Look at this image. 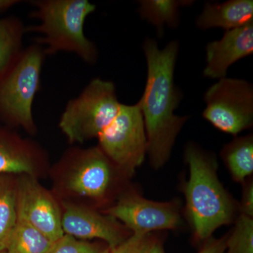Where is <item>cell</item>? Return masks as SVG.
Returning <instances> with one entry per match:
<instances>
[{
    "label": "cell",
    "mask_w": 253,
    "mask_h": 253,
    "mask_svg": "<svg viewBox=\"0 0 253 253\" xmlns=\"http://www.w3.org/2000/svg\"><path fill=\"white\" fill-rule=\"evenodd\" d=\"M143 49L147 79L138 102L144 118L150 163L154 169H159L170 157L176 136L189 117L174 113L182 98L174 81L179 43L170 42L161 49L156 41L147 38Z\"/></svg>",
    "instance_id": "cell-1"
},
{
    "label": "cell",
    "mask_w": 253,
    "mask_h": 253,
    "mask_svg": "<svg viewBox=\"0 0 253 253\" xmlns=\"http://www.w3.org/2000/svg\"><path fill=\"white\" fill-rule=\"evenodd\" d=\"M184 158L189 168L184 188L186 212L196 239L206 241L218 228L233 221L235 204L219 180L214 155L190 143Z\"/></svg>",
    "instance_id": "cell-2"
},
{
    "label": "cell",
    "mask_w": 253,
    "mask_h": 253,
    "mask_svg": "<svg viewBox=\"0 0 253 253\" xmlns=\"http://www.w3.org/2000/svg\"><path fill=\"white\" fill-rule=\"evenodd\" d=\"M0 253H6V251H2V252H0Z\"/></svg>",
    "instance_id": "cell-27"
},
{
    "label": "cell",
    "mask_w": 253,
    "mask_h": 253,
    "mask_svg": "<svg viewBox=\"0 0 253 253\" xmlns=\"http://www.w3.org/2000/svg\"><path fill=\"white\" fill-rule=\"evenodd\" d=\"M16 221V183L9 174H0V252L6 251Z\"/></svg>",
    "instance_id": "cell-17"
},
{
    "label": "cell",
    "mask_w": 253,
    "mask_h": 253,
    "mask_svg": "<svg viewBox=\"0 0 253 253\" xmlns=\"http://www.w3.org/2000/svg\"><path fill=\"white\" fill-rule=\"evenodd\" d=\"M107 245L89 243L64 234L54 243L50 253H109Z\"/></svg>",
    "instance_id": "cell-21"
},
{
    "label": "cell",
    "mask_w": 253,
    "mask_h": 253,
    "mask_svg": "<svg viewBox=\"0 0 253 253\" xmlns=\"http://www.w3.org/2000/svg\"><path fill=\"white\" fill-rule=\"evenodd\" d=\"M221 157L233 179L244 183L253 172V137L249 134L236 138L221 151Z\"/></svg>",
    "instance_id": "cell-15"
},
{
    "label": "cell",
    "mask_w": 253,
    "mask_h": 253,
    "mask_svg": "<svg viewBox=\"0 0 253 253\" xmlns=\"http://www.w3.org/2000/svg\"><path fill=\"white\" fill-rule=\"evenodd\" d=\"M203 117L217 129L237 135L253 125V87L249 82L224 78L205 94Z\"/></svg>",
    "instance_id": "cell-7"
},
{
    "label": "cell",
    "mask_w": 253,
    "mask_h": 253,
    "mask_svg": "<svg viewBox=\"0 0 253 253\" xmlns=\"http://www.w3.org/2000/svg\"><path fill=\"white\" fill-rule=\"evenodd\" d=\"M154 239L151 234H132L109 253H148Z\"/></svg>",
    "instance_id": "cell-22"
},
{
    "label": "cell",
    "mask_w": 253,
    "mask_h": 253,
    "mask_svg": "<svg viewBox=\"0 0 253 253\" xmlns=\"http://www.w3.org/2000/svg\"><path fill=\"white\" fill-rule=\"evenodd\" d=\"M241 214L253 217V183L249 181L244 184L242 200L239 207Z\"/></svg>",
    "instance_id": "cell-23"
},
{
    "label": "cell",
    "mask_w": 253,
    "mask_h": 253,
    "mask_svg": "<svg viewBox=\"0 0 253 253\" xmlns=\"http://www.w3.org/2000/svg\"><path fill=\"white\" fill-rule=\"evenodd\" d=\"M226 253H253V219L240 214L226 241Z\"/></svg>",
    "instance_id": "cell-20"
},
{
    "label": "cell",
    "mask_w": 253,
    "mask_h": 253,
    "mask_svg": "<svg viewBox=\"0 0 253 253\" xmlns=\"http://www.w3.org/2000/svg\"><path fill=\"white\" fill-rule=\"evenodd\" d=\"M26 26L16 16L0 18V75L23 48Z\"/></svg>",
    "instance_id": "cell-19"
},
{
    "label": "cell",
    "mask_w": 253,
    "mask_h": 253,
    "mask_svg": "<svg viewBox=\"0 0 253 253\" xmlns=\"http://www.w3.org/2000/svg\"><path fill=\"white\" fill-rule=\"evenodd\" d=\"M99 149L116 167L131 176L147 154L146 129L140 105L121 104L116 117L98 136Z\"/></svg>",
    "instance_id": "cell-6"
},
{
    "label": "cell",
    "mask_w": 253,
    "mask_h": 253,
    "mask_svg": "<svg viewBox=\"0 0 253 253\" xmlns=\"http://www.w3.org/2000/svg\"><path fill=\"white\" fill-rule=\"evenodd\" d=\"M228 235L221 239L209 238L205 241L204 246L198 253H224L226 249Z\"/></svg>",
    "instance_id": "cell-24"
},
{
    "label": "cell",
    "mask_w": 253,
    "mask_h": 253,
    "mask_svg": "<svg viewBox=\"0 0 253 253\" xmlns=\"http://www.w3.org/2000/svg\"><path fill=\"white\" fill-rule=\"evenodd\" d=\"M39 156L31 143L0 126V174L33 175Z\"/></svg>",
    "instance_id": "cell-13"
},
{
    "label": "cell",
    "mask_w": 253,
    "mask_h": 253,
    "mask_svg": "<svg viewBox=\"0 0 253 253\" xmlns=\"http://www.w3.org/2000/svg\"><path fill=\"white\" fill-rule=\"evenodd\" d=\"M76 156L66 186L74 194L100 199L109 189L113 163L99 147L79 151Z\"/></svg>",
    "instance_id": "cell-11"
},
{
    "label": "cell",
    "mask_w": 253,
    "mask_h": 253,
    "mask_svg": "<svg viewBox=\"0 0 253 253\" xmlns=\"http://www.w3.org/2000/svg\"><path fill=\"white\" fill-rule=\"evenodd\" d=\"M148 253H166L160 240L154 239Z\"/></svg>",
    "instance_id": "cell-26"
},
{
    "label": "cell",
    "mask_w": 253,
    "mask_h": 253,
    "mask_svg": "<svg viewBox=\"0 0 253 253\" xmlns=\"http://www.w3.org/2000/svg\"><path fill=\"white\" fill-rule=\"evenodd\" d=\"M29 3L35 8L29 16L40 23L26 26V32L41 35L34 42L42 46L46 56L66 51L87 64L97 62V47L84 32V22L94 12L96 5L88 0H33Z\"/></svg>",
    "instance_id": "cell-3"
},
{
    "label": "cell",
    "mask_w": 253,
    "mask_h": 253,
    "mask_svg": "<svg viewBox=\"0 0 253 253\" xmlns=\"http://www.w3.org/2000/svg\"><path fill=\"white\" fill-rule=\"evenodd\" d=\"M54 243L36 228L17 219L5 251L6 253H50Z\"/></svg>",
    "instance_id": "cell-18"
},
{
    "label": "cell",
    "mask_w": 253,
    "mask_h": 253,
    "mask_svg": "<svg viewBox=\"0 0 253 253\" xmlns=\"http://www.w3.org/2000/svg\"><path fill=\"white\" fill-rule=\"evenodd\" d=\"M253 21V0H229L223 3H206L196 18L200 29H234Z\"/></svg>",
    "instance_id": "cell-14"
},
{
    "label": "cell",
    "mask_w": 253,
    "mask_h": 253,
    "mask_svg": "<svg viewBox=\"0 0 253 253\" xmlns=\"http://www.w3.org/2000/svg\"><path fill=\"white\" fill-rule=\"evenodd\" d=\"M192 3L179 0H141L139 1V13L143 19L156 27L161 38L165 26L175 28L179 25V8Z\"/></svg>",
    "instance_id": "cell-16"
},
{
    "label": "cell",
    "mask_w": 253,
    "mask_h": 253,
    "mask_svg": "<svg viewBox=\"0 0 253 253\" xmlns=\"http://www.w3.org/2000/svg\"><path fill=\"white\" fill-rule=\"evenodd\" d=\"M106 214L124 223L132 234L176 229L181 226L179 206L174 201L156 202L145 199L134 191L120 198Z\"/></svg>",
    "instance_id": "cell-8"
},
{
    "label": "cell",
    "mask_w": 253,
    "mask_h": 253,
    "mask_svg": "<svg viewBox=\"0 0 253 253\" xmlns=\"http://www.w3.org/2000/svg\"><path fill=\"white\" fill-rule=\"evenodd\" d=\"M46 55L42 46L33 42L23 48L0 75V120L21 126L33 134L36 126L33 105L41 89V74Z\"/></svg>",
    "instance_id": "cell-4"
},
{
    "label": "cell",
    "mask_w": 253,
    "mask_h": 253,
    "mask_svg": "<svg viewBox=\"0 0 253 253\" xmlns=\"http://www.w3.org/2000/svg\"><path fill=\"white\" fill-rule=\"evenodd\" d=\"M206 51L205 77L219 80L226 78L231 65L253 53V21L226 31L221 40L208 43Z\"/></svg>",
    "instance_id": "cell-12"
},
{
    "label": "cell",
    "mask_w": 253,
    "mask_h": 253,
    "mask_svg": "<svg viewBox=\"0 0 253 253\" xmlns=\"http://www.w3.org/2000/svg\"><path fill=\"white\" fill-rule=\"evenodd\" d=\"M17 219L25 221L53 242L63 235L57 204L33 175L23 174L16 183Z\"/></svg>",
    "instance_id": "cell-9"
},
{
    "label": "cell",
    "mask_w": 253,
    "mask_h": 253,
    "mask_svg": "<svg viewBox=\"0 0 253 253\" xmlns=\"http://www.w3.org/2000/svg\"><path fill=\"white\" fill-rule=\"evenodd\" d=\"M61 214V226L64 234L76 239H97L104 241L110 249H114L126 239L118 220L103 215L89 208L66 204Z\"/></svg>",
    "instance_id": "cell-10"
},
{
    "label": "cell",
    "mask_w": 253,
    "mask_h": 253,
    "mask_svg": "<svg viewBox=\"0 0 253 253\" xmlns=\"http://www.w3.org/2000/svg\"><path fill=\"white\" fill-rule=\"evenodd\" d=\"M121 104L113 82L94 78L68 101L60 118V129L71 144L97 138L116 117Z\"/></svg>",
    "instance_id": "cell-5"
},
{
    "label": "cell",
    "mask_w": 253,
    "mask_h": 253,
    "mask_svg": "<svg viewBox=\"0 0 253 253\" xmlns=\"http://www.w3.org/2000/svg\"><path fill=\"white\" fill-rule=\"evenodd\" d=\"M21 2L18 0H0V12H4L14 5Z\"/></svg>",
    "instance_id": "cell-25"
}]
</instances>
